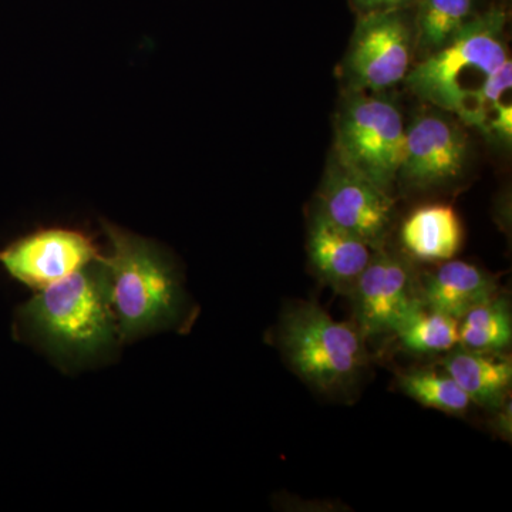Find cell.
<instances>
[{
    "label": "cell",
    "instance_id": "6da1fadb",
    "mask_svg": "<svg viewBox=\"0 0 512 512\" xmlns=\"http://www.w3.org/2000/svg\"><path fill=\"white\" fill-rule=\"evenodd\" d=\"M103 229L111 249L99 261L120 338L174 328L184 318L185 299L171 259L150 239L109 222Z\"/></svg>",
    "mask_w": 512,
    "mask_h": 512
},
{
    "label": "cell",
    "instance_id": "7a4b0ae2",
    "mask_svg": "<svg viewBox=\"0 0 512 512\" xmlns=\"http://www.w3.org/2000/svg\"><path fill=\"white\" fill-rule=\"evenodd\" d=\"M19 322L29 338L66 362L110 349L119 332L99 259L40 289L20 308Z\"/></svg>",
    "mask_w": 512,
    "mask_h": 512
},
{
    "label": "cell",
    "instance_id": "3957f363",
    "mask_svg": "<svg viewBox=\"0 0 512 512\" xmlns=\"http://www.w3.org/2000/svg\"><path fill=\"white\" fill-rule=\"evenodd\" d=\"M507 22L501 6L478 12L443 49L414 63L404 86L421 104L448 111L463 123L487 74L510 57Z\"/></svg>",
    "mask_w": 512,
    "mask_h": 512
},
{
    "label": "cell",
    "instance_id": "277c9868",
    "mask_svg": "<svg viewBox=\"0 0 512 512\" xmlns=\"http://www.w3.org/2000/svg\"><path fill=\"white\" fill-rule=\"evenodd\" d=\"M278 348L303 382L323 394L346 392L367 366L366 339L313 302L293 303L279 322Z\"/></svg>",
    "mask_w": 512,
    "mask_h": 512
},
{
    "label": "cell",
    "instance_id": "5b68a950",
    "mask_svg": "<svg viewBox=\"0 0 512 512\" xmlns=\"http://www.w3.org/2000/svg\"><path fill=\"white\" fill-rule=\"evenodd\" d=\"M406 126L396 101L386 93L342 92L332 154L394 195L406 148Z\"/></svg>",
    "mask_w": 512,
    "mask_h": 512
},
{
    "label": "cell",
    "instance_id": "8992f818",
    "mask_svg": "<svg viewBox=\"0 0 512 512\" xmlns=\"http://www.w3.org/2000/svg\"><path fill=\"white\" fill-rule=\"evenodd\" d=\"M414 64L413 8L357 16L336 70L342 92L389 93Z\"/></svg>",
    "mask_w": 512,
    "mask_h": 512
},
{
    "label": "cell",
    "instance_id": "52a82bcc",
    "mask_svg": "<svg viewBox=\"0 0 512 512\" xmlns=\"http://www.w3.org/2000/svg\"><path fill=\"white\" fill-rule=\"evenodd\" d=\"M406 126V148L396 191L448 190L466 177L471 161L467 127L448 111L423 104Z\"/></svg>",
    "mask_w": 512,
    "mask_h": 512
},
{
    "label": "cell",
    "instance_id": "ba28073f",
    "mask_svg": "<svg viewBox=\"0 0 512 512\" xmlns=\"http://www.w3.org/2000/svg\"><path fill=\"white\" fill-rule=\"evenodd\" d=\"M349 296L356 328L363 338L393 335L421 303L420 281L412 259L387 245L375 249Z\"/></svg>",
    "mask_w": 512,
    "mask_h": 512
},
{
    "label": "cell",
    "instance_id": "9c48e42d",
    "mask_svg": "<svg viewBox=\"0 0 512 512\" xmlns=\"http://www.w3.org/2000/svg\"><path fill=\"white\" fill-rule=\"evenodd\" d=\"M315 205L373 249L386 247L396 218V200L330 154Z\"/></svg>",
    "mask_w": 512,
    "mask_h": 512
},
{
    "label": "cell",
    "instance_id": "30bf717a",
    "mask_svg": "<svg viewBox=\"0 0 512 512\" xmlns=\"http://www.w3.org/2000/svg\"><path fill=\"white\" fill-rule=\"evenodd\" d=\"M99 256V249L83 232L53 228L13 242L0 252V264L16 281L40 291Z\"/></svg>",
    "mask_w": 512,
    "mask_h": 512
},
{
    "label": "cell",
    "instance_id": "8fae6325",
    "mask_svg": "<svg viewBox=\"0 0 512 512\" xmlns=\"http://www.w3.org/2000/svg\"><path fill=\"white\" fill-rule=\"evenodd\" d=\"M375 249L340 227L313 205L308 222V255L313 272L333 291L349 295Z\"/></svg>",
    "mask_w": 512,
    "mask_h": 512
},
{
    "label": "cell",
    "instance_id": "7c38bea8",
    "mask_svg": "<svg viewBox=\"0 0 512 512\" xmlns=\"http://www.w3.org/2000/svg\"><path fill=\"white\" fill-rule=\"evenodd\" d=\"M497 281L484 269L466 261L441 262L420 281L421 303L460 320L477 305L497 295Z\"/></svg>",
    "mask_w": 512,
    "mask_h": 512
},
{
    "label": "cell",
    "instance_id": "4fadbf2b",
    "mask_svg": "<svg viewBox=\"0 0 512 512\" xmlns=\"http://www.w3.org/2000/svg\"><path fill=\"white\" fill-rule=\"evenodd\" d=\"M463 222L450 204L431 202L410 212L399 229L400 247L412 261L441 264L463 247Z\"/></svg>",
    "mask_w": 512,
    "mask_h": 512
},
{
    "label": "cell",
    "instance_id": "5bb4252c",
    "mask_svg": "<svg viewBox=\"0 0 512 512\" xmlns=\"http://www.w3.org/2000/svg\"><path fill=\"white\" fill-rule=\"evenodd\" d=\"M443 369L477 406L493 412L507 400L512 383V363L508 357L457 346L447 352Z\"/></svg>",
    "mask_w": 512,
    "mask_h": 512
},
{
    "label": "cell",
    "instance_id": "9a60e30c",
    "mask_svg": "<svg viewBox=\"0 0 512 512\" xmlns=\"http://www.w3.org/2000/svg\"><path fill=\"white\" fill-rule=\"evenodd\" d=\"M478 0H417L413 8L414 63L439 52L480 10Z\"/></svg>",
    "mask_w": 512,
    "mask_h": 512
},
{
    "label": "cell",
    "instance_id": "2e32d148",
    "mask_svg": "<svg viewBox=\"0 0 512 512\" xmlns=\"http://www.w3.org/2000/svg\"><path fill=\"white\" fill-rule=\"evenodd\" d=\"M512 343V312L507 296L494 295L460 319L461 348L504 355Z\"/></svg>",
    "mask_w": 512,
    "mask_h": 512
},
{
    "label": "cell",
    "instance_id": "e0dca14e",
    "mask_svg": "<svg viewBox=\"0 0 512 512\" xmlns=\"http://www.w3.org/2000/svg\"><path fill=\"white\" fill-rule=\"evenodd\" d=\"M393 335L407 352L416 355L447 353L460 345V320L419 303Z\"/></svg>",
    "mask_w": 512,
    "mask_h": 512
},
{
    "label": "cell",
    "instance_id": "ac0fdd59",
    "mask_svg": "<svg viewBox=\"0 0 512 512\" xmlns=\"http://www.w3.org/2000/svg\"><path fill=\"white\" fill-rule=\"evenodd\" d=\"M397 383L407 397L427 409L461 416L467 412L471 404L464 390L446 372L412 370L403 373Z\"/></svg>",
    "mask_w": 512,
    "mask_h": 512
},
{
    "label": "cell",
    "instance_id": "d6986e66",
    "mask_svg": "<svg viewBox=\"0 0 512 512\" xmlns=\"http://www.w3.org/2000/svg\"><path fill=\"white\" fill-rule=\"evenodd\" d=\"M484 137L493 141L497 146L508 148L512 144V106L511 103L503 101L497 104L488 117L487 128Z\"/></svg>",
    "mask_w": 512,
    "mask_h": 512
},
{
    "label": "cell",
    "instance_id": "ffe728a7",
    "mask_svg": "<svg viewBox=\"0 0 512 512\" xmlns=\"http://www.w3.org/2000/svg\"><path fill=\"white\" fill-rule=\"evenodd\" d=\"M356 16L367 13L387 12V10L410 9L416 6L417 0H349Z\"/></svg>",
    "mask_w": 512,
    "mask_h": 512
},
{
    "label": "cell",
    "instance_id": "44dd1931",
    "mask_svg": "<svg viewBox=\"0 0 512 512\" xmlns=\"http://www.w3.org/2000/svg\"><path fill=\"white\" fill-rule=\"evenodd\" d=\"M494 416L491 427L501 439L511 441L512 437V406L510 400H505L500 407L493 410Z\"/></svg>",
    "mask_w": 512,
    "mask_h": 512
}]
</instances>
